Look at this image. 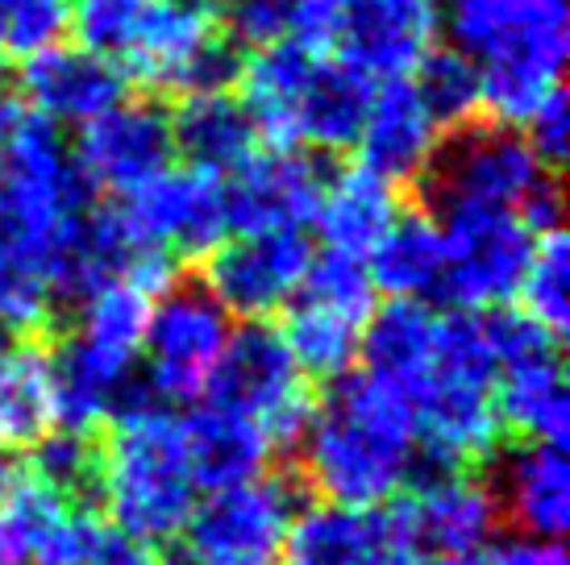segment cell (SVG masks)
I'll list each match as a JSON object with an SVG mask.
<instances>
[{"instance_id":"5b68a950","label":"cell","mask_w":570,"mask_h":565,"mask_svg":"<svg viewBox=\"0 0 570 565\" xmlns=\"http://www.w3.org/2000/svg\"><path fill=\"white\" fill-rule=\"evenodd\" d=\"M200 399L250 420L275 449H296L317 412L313 383L301 375L271 320H242L229 333Z\"/></svg>"},{"instance_id":"60d3db41","label":"cell","mask_w":570,"mask_h":565,"mask_svg":"<svg viewBox=\"0 0 570 565\" xmlns=\"http://www.w3.org/2000/svg\"><path fill=\"white\" fill-rule=\"evenodd\" d=\"M462 4H479V0H442V13L445 9H462Z\"/></svg>"},{"instance_id":"3957f363","label":"cell","mask_w":570,"mask_h":565,"mask_svg":"<svg viewBox=\"0 0 570 565\" xmlns=\"http://www.w3.org/2000/svg\"><path fill=\"white\" fill-rule=\"evenodd\" d=\"M238 100L250 112L258 141L271 150L342 155L358 146L375 83L342 63L333 50L304 47L287 38L279 47L242 59Z\"/></svg>"},{"instance_id":"d6986e66","label":"cell","mask_w":570,"mask_h":565,"mask_svg":"<svg viewBox=\"0 0 570 565\" xmlns=\"http://www.w3.org/2000/svg\"><path fill=\"white\" fill-rule=\"evenodd\" d=\"M445 129L429 112L412 79H387L375 83L371 109H366L363 133H358V162L366 171L383 175L387 184H421L442 155Z\"/></svg>"},{"instance_id":"52a82bcc","label":"cell","mask_w":570,"mask_h":565,"mask_svg":"<svg viewBox=\"0 0 570 565\" xmlns=\"http://www.w3.org/2000/svg\"><path fill=\"white\" fill-rule=\"evenodd\" d=\"M121 71L155 96L234 92L242 54L222 33V0H155Z\"/></svg>"},{"instance_id":"f35d334b","label":"cell","mask_w":570,"mask_h":565,"mask_svg":"<svg viewBox=\"0 0 570 565\" xmlns=\"http://www.w3.org/2000/svg\"><path fill=\"white\" fill-rule=\"evenodd\" d=\"M337 4H342V0H292V9H296L292 38L304 42V47L330 50L333 26H337Z\"/></svg>"},{"instance_id":"9a60e30c","label":"cell","mask_w":570,"mask_h":565,"mask_svg":"<svg viewBox=\"0 0 570 565\" xmlns=\"http://www.w3.org/2000/svg\"><path fill=\"white\" fill-rule=\"evenodd\" d=\"M117 208L142 246L167 254L175 262L205 258L229 237L225 184L217 175L191 171V167L163 171L134 196L117 200Z\"/></svg>"},{"instance_id":"7402d4cb","label":"cell","mask_w":570,"mask_h":565,"mask_svg":"<svg viewBox=\"0 0 570 565\" xmlns=\"http://www.w3.org/2000/svg\"><path fill=\"white\" fill-rule=\"evenodd\" d=\"M438 325L442 313L425 299H387L375 304V313L363 329L358 361L363 375L387 383L412 404L416 387L425 383L433 349H438Z\"/></svg>"},{"instance_id":"b9f144b4","label":"cell","mask_w":570,"mask_h":565,"mask_svg":"<svg viewBox=\"0 0 570 565\" xmlns=\"http://www.w3.org/2000/svg\"><path fill=\"white\" fill-rule=\"evenodd\" d=\"M9 478H13V474H9V466L0 462V490H4V483H9Z\"/></svg>"},{"instance_id":"d6a6232c","label":"cell","mask_w":570,"mask_h":565,"mask_svg":"<svg viewBox=\"0 0 570 565\" xmlns=\"http://www.w3.org/2000/svg\"><path fill=\"white\" fill-rule=\"evenodd\" d=\"M296 296L333 304V308L363 316V320H371L375 304H380V291H375V282L366 275L363 258H346V254H333V250H321L313 258V267H308Z\"/></svg>"},{"instance_id":"6da1fadb","label":"cell","mask_w":570,"mask_h":565,"mask_svg":"<svg viewBox=\"0 0 570 565\" xmlns=\"http://www.w3.org/2000/svg\"><path fill=\"white\" fill-rule=\"evenodd\" d=\"M416 416L387 383L350 370L317 399V412L296 440L301 490L330 507L380 512L396 503L416 470Z\"/></svg>"},{"instance_id":"d590c367","label":"cell","mask_w":570,"mask_h":565,"mask_svg":"<svg viewBox=\"0 0 570 565\" xmlns=\"http://www.w3.org/2000/svg\"><path fill=\"white\" fill-rule=\"evenodd\" d=\"M521 138L529 141V150L538 155V162L546 167V171H558V167L567 162V150H570L567 88H558V92L529 117V126L521 129Z\"/></svg>"},{"instance_id":"ba28073f","label":"cell","mask_w":570,"mask_h":565,"mask_svg":"<svg viewBox=\"0 0 570 565\" xmlns=\"http://www.w3.org/2000/svg\"><path fill=\"white\" fill-rule=\"evenodd\" d=\"M488 346L495 358V416L517 440L567 445L570 391L562 370V346L554 333L529 320L521 308L483 313Z\"/></svg>"},{"instance_id":"4fadbf2b","label":"cell","mask_w":570,"mask_h":565,"mask_svg":"<svg viewBox=\"0 0 570 565\" xmlns=\"http://www.w3.org/2000/svg\"><path fill=\"white\" fill-rule=\"evenodd\" d=\"M317 258L308 229H258L229 234L213 254H205V282L229 316L271 320L296 299L304 275Z\"/></svg>"},{"instance_id":"5bb4252c","label":"cell","mask_w":570,"mask_h":565,"mask_svg":"<svg viewBox=\"0 0 570 565\" xmlns=\"http://www.w3.org/2000/svg\"><path fill=\"white\" fill-rule=\"evenodd\" d=\"M71 158L92 196L126 200L175 167L171 109H163L155 96H126L121 105L76 129Z\"/></svg>"},{"instance_id":"ac0fdd59","label":"cell","mask_w":570,"mask_h":565,"mask_svg":"<svg viewBox=\"0 0 570 565\" xmlns=\"http://www.w3.org/2000/svg\"><path fill=\"white\" fill-rule=\"evenodd\" d=\"M21 96H26L21 105L50 126L80 129L126 100L129 79L121 63H112L105 54H92L76 42H59V47L26 59Z\"/></svg>"},{"instance_id":"83f0119b","label":"cell","mask_w":570,"mask_h":565,"mask_svg":"<svg viewBox=\"0 0 570 565\" xmlns=\"http://www.w3.org/2000/svg\"><path fill=\"white\" fill-rule=\"evenodd\" d=\"M275 329H279L287 354H292V361L301 366V375L308 383L313 378L337 383L358 361L366 320L354 313H342L333 304H321V299L296 296L284 308V325H275Z\"/></svg>"},{"instance_id":"4dcf8cb0","label":"cell","mask_w":570,"mask_h":565,"mask_svg":"<svg viewBox=\"0 0 570 565\" xmlns=\"http://www.w3.org/2000/svg\"><path fill=\"white\" fill-rule=\"evenodd\" d=\"M150 9L155 0H71L67 30L76 33V47L121 63L138 42Z\"/></svg>"},{"instance_id":"8d00e7d4","label":"cell","mask_w":570,"mask_h":565,"mask_svg":"<svg viewBox=\"0 0 570 565\" xmlns=\"http://www.w3.org/2000/svg\"><path fill=\"white\" fill-rule=\"evenodd\" d=\"M83 565H159V549L138 541V536L121 533L117 524H109V519L100 516Z\"/></svg>"},{"instance_id":"277c9868","label":"cell","mask_w":570,"mask_h":565,"mask_svg":"<svg viewBox=\"0 0 570 565\" xmlns=\"http://www.w3.org/2000/svg\"><path fill=\"white\" fill-rule=\"evenodd\" d=\"M416 416V462L445 470H475L500 449L495 416V358L488 346L483 313L445 308L438 325V349L425 383L412 395Z\"/></svg>"},{"instance_id":"44dd1931","label":"cell","mask_w":570,"mask_h":565,"mask_svg":"<svg viewBox=\"0 0 570 565\" xmlns=\"http://www.w3.org/2000/svg\"><path fill=\"white\" fill-rule=\"evenodd\" d=\"M421 557L400 541L387 507L350 512L313 503L304 507L287 536L284 565H416Z\"/></svg>"},{"instance_id":"2e32d148","label":"cell","mask_w":570,"mask_h":565,"mask_svg":"<svg viewBox=\"0 0 570 565\" xmlns=\"http://www.w3.org/2000/svg\"><path fill=\"white\" fill-rule=\"evenodd\" d=\"M442 33V0H342L333 54L371 83L409 79Z\"/></svg>"},{"instance_id":"7c38bea8","label":"cell","mask_w":570,"mask_h":565,"mask_svg":"<svg viewBox=\"0 0 570 565\" xmlns=\"http://www.w3.org/2000/svg\"><path fill=\"white\" fill-rule=\"evenodd\" d=\"M546 171L529 141L504 126H462L445 133L442 155L433 158L421 179L429 191V208L442 205H483L517 212L521 200L538 188Z\"/></svg>"},{"instance_id":"7a4b0ae2","label":"cell","mask_w":570,"mask_h":565,"mask_svg":"<svg viewBox=\"0 0 570 565\" xmlns=\"http://www.w3.org/2000/svg\"><path fill=\"white\" fill-rule=\"evenodd\" d=\"M92 495L109 524L155 549L171 545L200 499L184 440V416H175L146 391L142 378L117 416L96 433Z\"/></svg>"},{"instance_id":"30bf717a","label":"cell","mask_w":570,"mask_h":565,"mask_svg":"<svg viewBox=\"0 0 570 565\" xmlns=\"http://www.w3.org/2000/svg\"><path fill=\"white\" fill-rule=\"evenodd\" d=\"M400 541L425 562H475L504 528L495 490L475 470H445L416 462L412 483L387 503Z\"/></svg>"},{"instance_id":"9c48e42d","label":"cell","mask_w":570,"mask_h":565,"mask_svg":"<svg viewBox=\"0 0 570 565\" xmlns=\"http://www.w3.org/2000/svg\"><path fill=\"white\" fill-rule=\"evenodd\" d=\"M442 229L445 267L438 299L459 313H495L517 299L521 275L533 258L538 237L521 225L517 212L483 205L429 208Z\"/></svg>"},{"instance_id":"cb8c5ba5","label":"cell","mask_w":570,"mask_h":565,"mask_svg":"<svg viewBox=\"0 0 570 565\" xmlns=\"http://www.w3.org/2000/svg\"><path fill=\"white\" fill-rule=\"evenodd\" d=\"M404 208L409 205H404L396 184H387L383 175L354 162V167H342L325 179L313 220L325 237V250L346 254V258H366Z\"/></svg>"},{"instance_id":"e575fe53","label":"cell","mask_w":570,"mask_h":565,"mask_svg":"<svg viewBox=\"0 0 570 565\" xmlns=\"http://www.w3.org/2000/svg\"><path fill=\"white\" fill-rule=\"evenodd\" d=\"M292 26H296L292 0H222V33L234 47H279L292 38Z\"/></svg>"},{"instance_id":"f1b7e54d","label":"cell","mask_w":570,"mask_h":565,"mask_svg":"<svg viewBox=\"0 0 570 565\" xmlns=\"http://www.w3.org/2000/svg\"><path fill=\"white\" fill-rule=\"evenodd\" d=\"M409 79L416 83V92L429 105V112L442 121L445 133H454L462 126H475V117L483 112L479 67L462 50L433 47Z\"/></svg>"},{"instance_id":"603a6c76","label":"cell","mask_w":570,"mask_h":565,"mask_svg":"<svg viewBox=\"0 0 570 565\" xmlns=\"http://www.w3.org/2000/svg\"><path fill=\"white\" fill-rule=\"evenodd\" d=\"M59 428L55 361L38 337H9L0 346V454H30Z\"/></svg>"},{"instance_id":"4316f807","label":"cell","mask_w":570,"mask_h":565,"mask_svg":"<svg viewBox=\"0 0 570 565\" xmlns=\"http://www.w3.org/2000/svg\"><path fill=\"white\" fill-rule=\"evenodd\" d=\"M375 291L387 299H438L445 267L442 229L429 208H404L363 258Z\"/></svg>"},{"instance_id":"1f68e13d","label":"cell","mask_w":570,"mask_h":565,"mask_svg":"<svg viewBox=\"0 0 570 565\" xmlns=\"http://www.w3.org/2000/svg\"><path fill=\"white\" fill-rule=\"evenodd\" d=\"M30 474L67 495V499L83 503V495L96 490V437L88 433H71V428H55L42 445L30 449Z\"/></svg>"},{"instance_id":"d4e9b609","label":"cell","mask_w":570,"mask_h":565,"mask_svg":"<svg viewBox=\"0 0 570 565\" xmlns=\"http://www.w3.org/2000/svg\"><path fill=\"white\" fill-rule=\"evenodd\" d=\"M171 141L175 158H184L191 171L217 175V179L238 171L263 146L238 92L184 96L171 109Z\"/></svg>"},{"instance_id":"e0dca14e","label":"cell","mask_w":570,"mask_h":565,"mask_svg":"<svg viewBox=\"0 0 570 565\" xmlns=\"http://www.w3.org/2000/svg\"><path fill=\"white\" fill-rule=\"evenodd\" d=\"M325 162L304 150H271L258 146L225 184V212L229 234H258V229H308L317 217L325 191Z\"/></svg>"},{"instance_id":"484cf974","label":"cell","mask_w":570,"mask_h":565,"mask_svg":"<svg viewBox=\"0 0 570 565\" xmlns=\"http://www.w3.org/2000/svg\"><path fill=\"white\" fill-rule=\"evenodd\" d=\"M184 440H188V462L200 490L250 483L258 474H267L275 457V445L250 420L213 404H200L184 416Z\"/></svg>"},{"instance_id":"8fae6325","label":"cell","mask_w":570,"mask_h":565,"mask_svg":"<svg viewBox=\"0 0 570 565\" xmlns=\"http://www.w3.org/2000/svg\"><path fill=\"white\" fill-rule=\"evenodd\" d=\"M234 333V316L213 299L200 279H179L155 296L142 341V387L159 404L196 399Z\"/></svg>"},{"instance_id":"f546056e","label":"cell","mask_w":570,"mask_h":565,"mask_svg":"<svg viewBox=\"0 0 570 565\" xmlns=\"http://www.w3.org/2000/svg\"><path fill=\"white\" fill-rule=\"evenodd\" d=\"M517 299L529 320H538L541 329L562 341V333L570 329V246L562 229L538 237L533 258L517 287Z\"/></svg>"},{"instance_id":"836d02e7","label":"cell","mask_w":570,"mask_h":565,"mask_svg":"<svg viewBox=\"0 0 570 565\" xmlns=\"http://www.w3.org/2000/svg\"><path fill=\"white\" fill-rule=\"evenodd\" d=\"M71 0H0V38L9 59H33L59 47Z\"/></svg>"},{"instance_id":"74e56055","label":"cell","mask_w":570,"mask_h":565,"mask_svg":"<svg viewBox=\"0 0 570 565\" xmlns=\"http://www.w3.org/2000/svg\"><path fill=\"white\" fill-rule=\"evenodd\" d=\"M471 565H570L567 549L554 541H529V536H504L479 553Z\"/></svg>"},{"instance_id":"8992f818","label":"cell","mask_w":570,"mask_h":565,"mask_svg":"<svg viewBox=\"0 0 570 565\" xmlns=\"http://www.w3.org/2000/svg\"><path fill=\"white\" fill-rule=\"evenodd\" d=\"M301 512L304 490L287 474L267 470L238 487L205 490L171 541V565H284Z\"/></svg>"},{"instance_id":"ab89813d","label":"cell","mask_w":570,"mask_h":565,"mask_svg":"<svg viewBox=\"0 0 570 565\" xmlns=\"http://www.w3.org/2000/svg\"><path fill=\"white\" fill-rule=\"evenodd\" d=\"M26 105H21V96L4 92L0 88V171L9 167V158H13V146H17V133L26 126Z\"/></svg>"},{"instance_id":"ffe728a7","label":"cell","mask_w":570,"mask_h":565,"mask_svg":"<svg viewBox=\"0 0 570 565\" xmlns=\"http://www.w3.org/2000/svg\"><path fill=\"white\" fill-rule=\"evenodd\" d=\"M488 483L495 490V503H500V519L508 528H517V536L562 545V536L570 528L567 445L517 440L500 454Z\"/></svg>"}]
</instances>
